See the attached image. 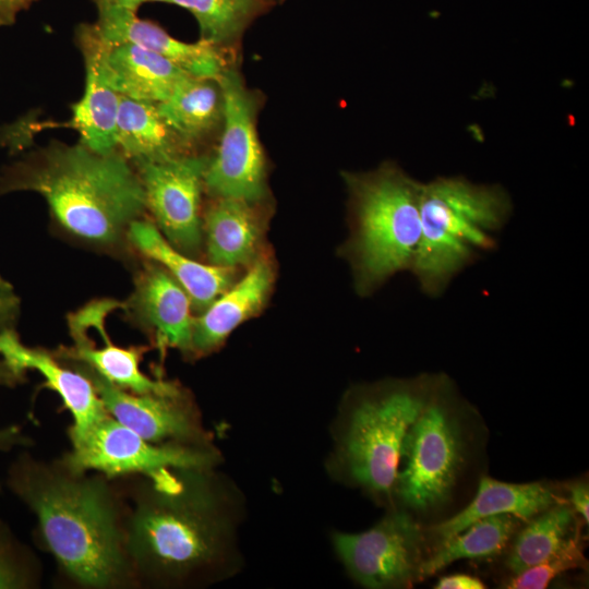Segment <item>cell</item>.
Masks as SVG:
<instances>
[{"instance_id":"f546056e","label":"cell","mask_w":589,"mask_h":589,"mask_svg":"<svg viewBox=\"0 0 589 589\" xmlns=\"http://www.w3.org/2000/svg\"><path fill=\"white\" fill-rule=\"evenodd\" d=\"M8 330V329H7ZM5 332L0 329V335ZM25 377L15 373L2 359H0V385L14 386L22 383ZM31 438L16 425L0 428V450L8 452L16 446H29Z\"/></svg>"},{"instance_id":"e575fe53","label":"cell","mask_w":589,"mask_h":589,"mask_svg":"<svg viewBox=\"0 0 589 589\" xmlns=\"http://www.w3.org/2000/svg\"><path fill=\"white\" fill-rule=\"evenodd\" d=\"M31 1L32 0H0V13L5 16H11Z\"/></svg>"},{"instance_id":"8992f818","label":"cell","mask_w":589,"mask_h":589,"mask_svg":"<svg viewBox=\"0 0 589 589\" xmlns=\"http://www.w3.org/2000/svg\"><path fill=\"white\" fill-rule=\"evenodd\" d=\"M435 375L387 380L348 394L330 466L340 479L376 497L394 493L404 437Z\"/></svg>"},{"instance_id":"4fadbf2b","label":"cell","mask_w":589,"mask_h":589,"mask_svg":"<svg viewBox=\"0 0 589 589\" xmlns=\"http://www.w3.org/2000/svg\"><path fill=\"white\" fill-rule=\"evenodd\" d=\"M85 305L101 342L97 346L87 329L68 315L67 323L72 345L53 351L59 360L82 364L110 384L135 394H173L182 389L175 382L153 378L141 370L146 347H121L111 341L106 329V321L113 311L121 308V301L100 298Z\"/></svg>"},{"instance_id":"f1b7e54d","label":"cell","mask_w":589,"mask_h":589,"mask_svg":"<svg viewBox=\"0 0 589 589\" xmlns=\"http://www.w3.org/2000/svg\"><path fill=\"white\" fill-rule=\"evenodd\" d=\"M584 564L585 557L579 536L575 533L553 556L516 574L506 587L510 589H543L563 572L584 566Z\"/></svg>"},{"instance_id":"7c38bea8","label":"cell","mask_w":589,"mask_h":589,"mask_svg":"<svg viewBox=\"0 0 589 589\" xmlns=\"http://www.w3.org/2000/svg\"><path fill=\"white\" fill-rule=\"evenodd\" d=\"M63 363L84 373L94 384L107 412L146 441L214 446L195 404L183 388L173 394H135L110 384L82 364Z\"/></svg>"},{"instance_id":"5bb4252c","label":"cell","mask_w":589,"mask_h":589,"mask_svg":"<svg viewBox=\"0 0 589 589\" xmlns=\"http://www.w3.org/2000/svg\"><path fill=\"white\" fill-rule=\"evenodd\" d=\"M120 310L127 321L152 337L160 351L173 348L190 357L195 318L192 301L160 265L145 259Z\"/></svg>"},{"instance_id":"30bf717a","label":"cell","mask_w":589,"mask_h":589,"mask_svg":"<svg viewBox=\"0 0 589 589\" xmlns=\"http://www.w3.org/2000/svg\"><path fill=\"white\" fill-rule=\"evenodd\" d=\"M422 543L420 526L401 510L387 514L366 531L333 534L334 549L348 574L371 589L410 587L419 579Z\"/></svg>"},{"instance_id":"5b68a950","label":"cell","mask_w":589,"mask_h":589,"mask_svg":"<svg viewBox=\"0 0 589 589\" xmlns=\"http://www.w3.org/2000/svg\"><path fill=\"white\" fill-rule=\"evenodd\" d=\"M350 233L341 249L360 296L411 272L421 237L420 181L385 163L369 172L346 173Z\"/></svg>"},{"instance_id":"83f0119b","label":"cell","mask_w":589,"mask_h":589,"mask_svg":"<svg viewBox=\"0 0 589 589\" xmlns=\"http://www.w3.org/2000/svg\"><path fill=\"white\" fill-rule=\"evenodd\" d=\"M39 577V567L33 554L0 521V589L33 588Z\"/></svg>"},{"instance_id":"9a60e30c","label":"cell","mask_w":589,"mask_h":589,"mask_svg":"<svg viewBox=\"0 0 589 589\" xmlns=\"http://www.w3.org/2000/svg\"><path fill=\"white\" fill-rule=\"evenodd\" d=\"M0 358L19 375L39 373L44 386L53 390L72 417L70 441L83 436L108 414L94 384L81 371L60 361L53 352L22 342L15 328L0 335Z\"/></svg>"},{"instance_id":"6da1fadb","label":"cell","mask_w":589,"mask_h":589,"mask_svg":"<svg viewBox=\"0 0 589 589\" xmlns=\"http://www.w3.org/2000/svg\"><path fill=\"white\" fill-rule=\"evenodd\" d=\"M118 479L127 502V552L137 585L184 588L237 572L242 498L216 467Z\"/></svg>"},{"instance_id":"d4e9b609","label":"cell","mask_w":589,"mask_h":589,"mask_svg":"<svg viewBox=\"0 0 589 589\" xmlns=\"http://www.w3.org/2000/svg\"><path fill=\"white\" fill-rule=\"evenodd\" d=\"M519 519L509 514L481 518L449 539L420 566L419 577L432 576L461 558H480L498 554L519 527Z\"/></svg>"},{"instance_id":"8fae6325","label":"cell","mask_w":589,"mask_h":589,"mask_svg":"<svg viewBox=\"0 0 589 589\" xmlns=\"http://www.w3.org/2000/svg\"><path fill=\"white\" fill-rule=\"evenodd\" d=\"M208 160L180 155L137 165L154 225L170 244L190 256L203 244L201 194Z\"/></svg>"},{"instance_id":"e0dca14e","label":"cell","mask_w":589,"mask_h":589,"mask_svg":"<svg viewBox=\"0 0 589 589\" xmlns=\"http://www.w3.org/2000/svg\"><path fill=\"white\" fill-rule=\"evenodd\" d=\"M275 277L273 260L259 254L242 278L195 316L190 357L214 352L239 325L257 314L267 302Z\"/></svg>"},{"instance_id":"4316f807","label":"cell","mask_w":589,"mask_h":589,"mask_svg":"<svg viewBox=\"0 0 589 589\" xmlns=\"http://www.w3.org/2000/svg\"><path fill=\"white\" fill-rule=\"evenodd\" d=\"M196 19L201 39L220 46L235 40L256 11V0H167Z\"/></svg>"},{"instance_id":"3957f363","label":"cell","mask_w":589,"mask_h":589,"mask_svg":"<svg viewBox=\"0 0 589 589\" xmlns=\"http://www.w3.org/2000/svg\"><path fill=\"white\" fill-rule=\"evenodd\" d=\"M32 191L46 201L62 233L95 250L119 254L146 209L139 173L117 149L53 144L9 167L0 194Z\"/></svg>"},{"instance_id":"44dd1931","label":"cell","mask_w":589,"mask_h":589,"mask_svg":"<svg viewBox=\"0 0 589 589\" xmlns=\"http://www.w3.org/2000/svg\"><path fill=\"white\" fill-rule=\"evenodd\" d=\"M257 202L216 197L203 216V242L208 263L236 268L260 254L264 220Z\"/></svg>"},{"instance_id":"7a4b0ae2","label":"cell","mask_w":589,"mask_h":589,"mask_svg":"<svg viewBox=\"0 0 589 589\" xmlns=\"http://www.w3.org/2000/svg\"><path fill=\"white\" fill-rule=\"evenodd\" d=\"M7 484L35 516L37 539L67 580L88 589L137 586L118 478L76 472L61 459L47 462L23 453L11 464Z\"/></svg>"},{"instance_id":"277c9868","label":"cell","mask_w":589,"mask_h":589,"mask_svg":"<svg viewBox=\"0 0 589 589\" xmlns=\"http://www.w3.org/2000/svg\"><path fill=\"white\" fill-rule=\"evenodd\" d=\"M513 211L497 184L464 177H438L421 183V237L411 274L421 292L437 298L453 279L497 247Z\"/></svg>"},{"instance_id":"1f68e13d","label":"cell","mask_w":589,"mask_h":589,"mask_svg":"<svg viewBox=\"0 0 589 589\" xmlns=\"http://www.w3.org/2000/svg\"><path fill=\"white\" fill-rule=\"evenodd\" d=\"M436 589H483L484 584L470 575L454 574L442 577L435 586Z\"/></svg>"},{"instance_id":"484cf974","label":"cell","mask_w":589,"mask_h":589,"mask_svg":"<svg viewBox=\"0 0 589 589\" xmlns=\"http://www.w3.org/2000/svg\"><path fill=\"white\" fill-rule=\"evenodd\" d=\"M574 513L558 503L543 510L516 536L506 560L515 575L553 556L570 536Z\"/></svg>"},{"instance_id":"d6a6232c","label":"cell","mask_w":589,"mask_h":589,"mask_svg":"<svg viewBox=\"0 0 589 589\" xmlns=\"http://www.w3.org/2000/svg\"><path fill=\"white\" fill-rule=\"evenodd\" d=\"M570 502L574 508L584 517L588 524L589 490L585 482H575L569 485Z\"/></svg>"},{"instance_id":"603a6c76","label":"cell","mask_w":589,"mask_h":589,"mask_svg":"<svg viewBox=\"0 0 589 589\" xmlns=\"http://www.w3.org/2000/svg\"><path fill=\"white\" fill-rule=\"evenodd\" d=\"M181 142L160 116L157 104L120 95L116 121V148L133 160L144 163L180 156Z\"/></svg>"},{"instance_id":"ac0fdd59","label":"cell","mask_w":589,"mask_h":589,"mask_svg":"<svg viewBox=\"0 0 589 589\" xmlns=\"http://www.w3.org/2000/svg\"><path fill=\"white\" fill-rule=\"evenodd\" d=\"M134 250L160 265L188 293L193 310L202 312L236 281V268L202 263L179 251L154 223L134 221L129 230Z\"/></svg>"},{"instance_id":"d6986e66","label":"cell","mask_w":589,"mask_h":589,"mask_svg":"<svg viewBox=\"0 0 589 589\" xmlns=\"http://www.w3.org/2000/svg\"><path fill=\"white\" fill-rule=\"evenodd\" d=\"M100 65L119 95L154 104L166 100L190 76L167 59L130 43L101 39Z\"/></svg>"},{"instance_id":"4dcf8cb0","label":"cell","mask_w":589,"mask_h":589,"mask_svg":"<svg viewBox=\"0 0 589 589\" xmlns=\"http://www.w3.org/2000/svg\"><path fill=\"white\" fill-rule=\"evenodd\" d=\"M21 301L14 287L0 273V329L15 328Z\"/></svg>"},{"instance_id":"cb8c5ba5","label":"cell","mask_w":589,"mask_h":589,"mask_svg":"<svg viewBox=\"0 0 589 589\" xmlns=\"http://www.w3.org/2000/svg\"><path fill=\"white\" fill-rule=\"evenodd\" d=\"M157 108L181 143L199 141L223 120L219 82L190 75Z\"/></svg>"},{"instance_id":"2e32d148","label":"cell","mask_w":589,"mask_h":589,"mask_svg":"<svg viewBox=\"0 0 589 589\" xmlns=\"http://www.w3.org/2000/svg\"><path fill=\"white\" fill-rule=\"evenodd\" d=\"M93 26L106 44H133L167 59L192 76L218 81L228 69L219 46L204 39L181 41L158 25L140 19L136 12L98 9V21Z\"/></svg>"},{"instance_id":"ba28073f","label":"cell","mask_w":589,"mask_h":589,"mask_svg":"<svg viewBox=\"0 0 589 589\" xmlns=\"http://www.w3.org/2000/svg\"><path fill=\"white\" fill-rule=\"evenodd\" d=\"M71 444V450L60 458L63 464L76 472L93 471L111 479L156 477L175 468L217 467L221 459L215 446L148 442L109 413Z\"/></svg>"},{"instance_id":"9c48e42d","label":"cell","mask_w":589,"mask_h":589,"mask_svg":"<svg viewBox=\"0 0 589 589\" xmlns=\"http://www.w3.org/2000/svg\"><path fill=\"white\" fill-rule=\"evenodd\" d=\"M218 82L223 132L216 154L208 160L204 188L215 197L260 202L266 192V171L255 127V100L235 70L227 69Z\"/></svg>"},{"instance_id":"52a82bcc","label":"cell","mask_w":589,"mask_h":589,"mask_svg":"<svg viewBox=\"0 0 589 589\" xmlns=\"http://www.w3.org/2000/svg\"><path fill=\"white\" fill-rule=\"evenodd\" d=\"M467 431L462 405L446 375H435L430 395L401 445L394 492L414 510L445 504L462 469Z\"/></svg>"},{"instance_id":"7402d4cb","label":"cell","mask_w":589,"mask_h":589,"mask_svg":"<svg viewBox=\"0 0 589 589\" xmlns=\"http://www.w3.org/2000/svg\"><path fill=\"white\" fill-rule=\"evenodd\" d=\"M558 503L563 501L543 483L515 484L484 477L467 507L433 527L431 533L438 548L481 518L509 514L529 520Z\"/></svg>"},{"instance_id":"ffe728a7","label":"cell","mask_w":589,"mask_h":589,"mask_svg":"<svg viewBox=\"0 0 589 589\" xmlns=\"http://www.w3.org/2000/svg\"><path fill=\"white\" fill-rule=\"evenodd\" d=\"M80 46L84 56L85 88L79 103L72 106L70 124L81 143L92 151H116V121L120 95L108 84L100 65L101 39L94 26L80 32Z\"/></svg>"},{"instance_id":"836d02e7","label":"cell","mask_w":589,"mask_h":589,"mask_svg":"<svg viewBox=\"0 0 589 589\" xmlns=\"http://www.w3.org/2000/svg\"><path fill=\"white\" fill-rule=\"evenodd\" d=\"M98 9H120L131 12L136 10L146 2L165 1L167 0H94Z\"/></svg>"}]
</instances>
